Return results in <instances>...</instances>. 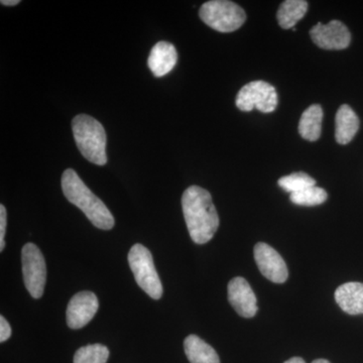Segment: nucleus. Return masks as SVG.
Segmentation results:
<instances>
[{
  "label": "nucleus",
  "instance_id": "2",
  "mask_svg": "<svg viewBox=\"0 0 363 363\" xmlns=\"http://www.w3.org/2000/svg\"><path fill=\"white\" fill-rule=\"evenodd\" d=\"M62 189L67 200L82 210L93 225L104 230L113 228L116 221L108 208L85 185L73 169L64 172Z\"/></svg>",
  "mask_w": 363,
  "mask_h": 363
},
{
  "label": "nucleus",
  "instance_id": "18",
  "mask_svg": "<svg viewBox=\"0 0 363 363\" xmlns=\"http://www.w3.org/2000/svg\"><path fill=\"white\" fill-rule=\"evenodd\" d=\"M109 350L101 344H91L83 346L76 351L74 363H106Z\"/></svg>",
  "mask_w": 363,
  "mask_h": 363
},
{
  "label": "nucleus",
  "instance_id": "9",
  "mask_svg": "<svg viewBox=\"0 0 363 363\" xmlns=\"http://www.w3.org/2000/svg\"><path fill=\"white\" fill-rule=\"evenodd\" d=\"M255 259L260 272L272 283L283 284L288 279L289 272L285 260L267 243L259 242L255 245Z\"/></svg>",
  "mask_w": 363,
  "mask_h": 363
},
{
  "label": "nucleus",
  "instance_id": "15",
  "mask_svg": "<svg viewBox=\"0 0 363 363\" xmlns=\"http://www.w3.org/2000/svg\"><path fill=\"white\" fill-rule=\"evenodd\" d=\"M323 109L319 104H313L308 107L298 123V133L304 140L316 142L321 136Z\"/></svg>",
  "mask_w": 363,
  "mask_h": 363
},
{
  "label": "nucleus",
  "instance_id": "21",
  "mask_svg": "<svg viewBox=\"0 0 363 363\" xmlns=\"http://www.w3.org/2000/svg\"><path fill=\"white\" fill-rule=\"evenodd\" d=\"M6 210L4 205H0V252L4 250L6 242H4V236H6Z\"/></svg>",
  "mask_w": 363,
  "mask_h": 363
},
{
  "label": "nucleus",
  "instance_id": "22",
  "mask_svg": "<svg viewBox=\"0 0 363 363\" xmlns=\"http://www.w3.org/2000/svg\"><path fill=\"white\" fill-rule=\"evenodd\" d=\"M11 327L6 321V318L0 316V341L4 342L7 339L11 337Z\"/></svg>",
  "mask_w": 363,
  "mask_h": 363
},
{
  "label": "nucleus",
  "instance_id": "16",
  "mask_svg": "<svg viewBox=\"0 0 363 363\" xmlns=\"http://www.w3.org/2000/svg\"><path fill=\"white\" fill-rule=\"evenodd\" d=\"M184 348L191 363H220L216 351L196 335H189L184 341Z\"/></svg>",
  "mask_w": 363,
  "mask_h": 363
},
{
  "label": "nucleus",
  "instance_id": "4",
  "mask_svg": "<svg viewBox=\"0 0 363 363\" xmlns=\"http://www.w3.org/2000/svg\"><path fill=\"white\" fill-rule=\"evenodd\" d=\"M199 16L207 26L220 33L234 32L247 21V13L242 7L228 0L205 2Z\"/></svg>",
  "mask_w": 363,
  "mask_h": 363
},
{
  "label": "nucleus",
  "instance_id": "8",
  "mask_svg": "<svg viewBox=\"0 0 363 363\" xmlns=\"http://www.w3.org/2000/svg\"><path fill=\"white\" fill-rule=\"evenodd\" d=\"M313 42L324 50H344L351 42L347 26L339 21H331L327 25L318 23L310 30Z\"/></svg>",
  "mask_w": 363,
  "mask_h": 363
},
{
  "label": "nucleus",
  "instance_id": "24",
  "mask_svg": "<svg viewBox=\"0 0 363 363\" xmlns=\"http://www.w3.org/2000/svg\"><path fill=\"white\" fill-rule=\"evenodd\" d=\"M285 363H306V362H304V359H302V358L293 357V358H291V359H289L288 362H286Z\"/></svg>",
  "mask_w": 363,
  "mask_h": 363
},
{
  "label": "nucleus",
  "instance_id": "10",
  "mask_svg": "<svg viewBox=\"0 0 363 363\" xmlns=\"http://www.w3.org/2000/svg\"><path fill=\"white\" fill-rule=\"evenodd\" d=\"M99 308V302L95 294L80 292L76 294L67 308V324L72 329H81L89 323Z\"/></svg>",
  "mask_w": 363,
  "mask_h": 363
},
{
  "label": "nucleus",
  "instance_id": "5",
  "mask_svg": "<svg viewBox=\"0 0 363 363\" xmlns=\"http://www.w3.org/2000/svg\"><path fill=\"white\" fill-rule=\"evenodd\" d=\"M128 264L140 288L150 298H161L162 285L150 250L142 245H133L128 253Z\"/></svg>",
  "mask_w": 363,
  "mask_h": 363
},
{
  "label": "nucleus",
  "instance_id": "23",
  "mask_svg": "<svg viewBox=\"0 0 363 363\" xmlns=\"http://www.w3.org/2000/svg\"><path fill=\"white\" fill-rule=\"evenodd\" d=\"M20 4V0H1L2 6H14Z\"/></svg>",
  "mask_w": 363,
  "mask_h": 363
},
{
  "label": "nucleus",
  "instance_id": "20",
  "mask_svg": "<svg viewBox=\"0 0 363 363\" xmlns=\"http://www.w3.org/2000/svg\"><path fill=\"white\" fill-rule=\"evenodd\" d=\"M278 183L279 187L284 189L286 192L291 193V194L301 192V191L305 190V189L316 186V181L312 177L308 175V174L303 173V172L281 177Z\"/></svg>",
  "mask_w": 363,
  "mask_h": 363
},
{
  "label": "nucleus",
  "instance_id": "14",
  "mask_svg": "<svg viewBox=\"0 0 363 363\" xmlns=\"http://www.w3.org/2000/svg\"><path fill=\"white\" fill-rule=\"evenodd\" d=\"M335 138L339 145H347L359 130V119L350 105H341L335 117Z\"/></svg>",
  "mask_w": 363,
  "mask_h": 363
},
{
  "label": "nucleus",
  "instance_id": "12",
  "mask_svg": "<svg viewBox=\"0 0 363 363\" xmlns=\"http://www.w3.org/2000/svg\"><path fill=\"white\" fill-rule=\"evenodd\" d=\"M178 54L174 45L159 42L152 47L147 59V65L156 77L167 75L176 66Z\"/></svg>",
  "mask_w": 363,
  "mask_h": 363
},
{
  "label": "nucleus",
  "instance_id": "17",
  "mask_svg": "<svg viewBox=\"0 0 363 363\" xmlns=\"http://www.w3.org/2000/svg\"><path fill=\"white\" fill-rule=\"evenodd\" d=\"M308 11V2L305 0H286L278 11L279 25L284 30L293 28L302 20Z\"/></svg>",
  "mask_w": 363,
  "mask_h": 363
},
{
  "label": "nucleus",
  "instance_id": "7",
  "mask_svg": "<svg viewBox=\"0 0 363 363\" xmlns=\"http://www.w3.org/2000/svg\"><path fill=\"white\" fill-rule=\"evenodd\" d=\"M23 281L33 298H40L44 294L47 267L44 255L33 243H26L21 250Z\"/></svg>",
  "mask_w": 363,
  "mask_h": 363
},
{
  "label": "nucleus",
  "instance_id": "25",
  "mask_svg": "<svg viewBox=\"0 0 363 363\" xmlns=\"http://www.w3.org/2000/svg\"><path fill=\"white\" fill-rule=\"evenodd\" d=\"M312 363H330L328 362V360L326 359H317L315 360V362H313Z\"/></svg>",
  "mask_w": 363,
  "mask_h": 363
},
{
  "label": "nucleus",
  "instance_id": "11",
  "mask_svg": "<svg viewBox=\"0 0 363 363\" xmlns=\"http://www.w3.org/2000/svg\"><path fill=\"white\" fill-rule=\"evenodd\" d=\"M228 301L241 317L252 318L257 314V297L247 279L238 277L229 281Z\"/></svg>",
  "mask_w": 363,
  "mask_h": 363
},
{
  "label": "nucleus",
  "instance_id": "19",
  "mask_svg": "<svg viewBox=\"0 0 363 363\" xmlns=\"http://www.w3.org/2000/svg\"><path fill=\"white\" fill-rule=\"evenodd\" d=\"M328 198L326 191L324 189L316 187H310L301 191V192L293 193L291 194V201L300 206H317V205L323 204Z\"/></svg>",
  "mask_w": 363,
  "mask_h": 363
},
{
  "label": "nucleus",
  "instance_id": "1",
  "mask_svg": "<svg viewBox=\"0 0 363 363\" xmlns=\"http://www.w3.org/2000/svg\"><path fill=\"white\" fill-rule=\"evenodd\" d=\"M182 208L192 240L197 245L211 240L219 227L211 194L199 186H191L182 196Z\"/></svg>",
  "mask_w": 363,
  "mask_h": 363
},
{
  "label": "nucleus",
  "instance_id": "3",
  "mask_svg": "<svg viewBox=\"0 0 363 363\" xmlns=\"http://www.w3.org/2000/svg\"><path fill=\"white\" fill-rule=\"evenodd\" d=\"M72 130L82 156L97 166H104L107 162V140L104 125L93 117L80 114L74 117Z\"/></svg>",
  "mask_w": 363,
  "mask_h": 363
},
{
  "label": "nucleus",
  "instance_id": "6",
  "mask_svg": "<svg viewBox=\"0 0 363 363\" xmlns=\"http://www.w3.org/2000/svg\"><path fill=\"white\" fill-rule=\"evenodd\" d=\"M279 98L276 88L264 81H253L243 86L236 96V106L241 111L253 109L269 113L276 111Z\"/></svg>",
  "mask_w": 363,
  "mask_h": 363
},
{
  "label": "nucleus",
  "instance_id": "13",
  "mask_svg": "<svg viewBox=\"0 0 363 363\" xmlns=\"http://www.w3.org/2000/svg\"><path fill=\"white\" fill-rule=\"evenodd\" d=\"M335 301L347 314H363V284L351 281L341 285L336 290Z\"/></svg>",
  "mask_w": 363,
  "mask_h": 363
}]
</instances>
